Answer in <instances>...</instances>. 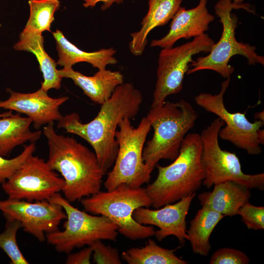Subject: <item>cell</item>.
<instances>
[{"mask_svg": "<svg viewBox=\"0 0 264 264\" xmlns=\"http://www.w3.org/2000/svg\"><path fill=\"white\" fill-rule=\"evenodd\" d=\"M6 90L9 96L0 101V109L25 114L38 130L44 125L58 122L63 116L59 108L69 99L67 96L51 97L41 88L31 93L16 92L10 88Z\"/></svg>", "mask_w": 264, "mask_h": 264, "instance_id": "obj_15", "label": "cell"}, {"mask_svg": "<svg viewBox=\"0 0 264 264\" xmlns=\"http://www.w3.org/2000/svg\"><path fill=\"white\" fill-rule=\"evenodd\" d=\"M35 143L24 145L22 152L17 156L7 159L0 155V184L8 180L20 168L26 159L35 152Z\"/></svg>", "mask_w": 264, "mask_h": 264, "instance_id": "obj_27", "label": "cell"}, {"mask_svg": "<svg viewBox=\"0 0 264 264\" xmlns=\"http://www.w3.org/2000/svg\"><path fill=\"white\" fill-rule=\"evenodd\" d=\"M212 191L198 196L202 206L207 207L225 216L237 215L239 209L251 198L250 189L233 181L213 185Z\"/></svg>", "mask_w": 264, "mask_h": 264, "instance_id": "obj_18", "label": "cell"}, {"mask_svg": "<svg viewBox=\"0 0 264 264\" xmlns=\"http://www.w3.org/2000/svg\"><path fill=\"white\" fill-rule=\"evenodd\" d=\"M257 138L260 144H264V129H259L257 132Z\"/></svg>", "mask_w": 264, "mask_h": 264, "instance_id": "obj_32", "label": "cell"}, {"mask_svg": "<svg viewBox=\"0 0 264 264\" xmlns=\"http://www.w3.org/2000/svg\"><path fill=\"white\" fill-rule=\"evenodd\" d=\"M64 183L46 161L32 154L1 186L9 198L33 201L48 200Z\"/></svg>", "mask_w": 264, "mask_h": 264, "instance_id": "obj_11", "label": "cell"}, {"mask_svg": "<svg viewBox=\"0 0 264 264\" xmlns=\"http://www.w3.org/2000/svg\"><path fill=\"white\" fill-rule=\"evenodd\" d=\"M224 217L223 215L207 207L202 206L198 210L186 231L188 240L194 253L204 256L208 255L211 249L210 236Z\"/></svg>", "mask_w": 264, "mask_h": 264, "instance_id": "obj_23", "label": "cell"}, {"mask_svg": "<svg viewBox=\"0 0 264 264\" xmlns=\"http://www.w3.org/2000/svg\"><path fill=\"white\" fill-rule=\"evenodd\" d=\"M0 211L6 220H16L25 232L40 242L46 239L45 233L59 230L66 214L60 204L48 200L28 201L8 198L0 200Z\"/></svg>", "mask_w": 264, "mask_h": 264, "instance_id": "obj_13", "label": "cell"}, {"mask_svg": "<svg viewBox=\"0 0 264 264\" xmlns=\"http://www.w3.org/2000/svg\"><path fill=\"white\" fill-rule=\"evenodd\" d=\"M182 0H149V9L143 18L140 29L131 34L129 48L135 56L142 54L149 33L155 27L166 24L180 8Z\"/></svg>", "mask_w": 264, "mask_h": 264, "instance_id": "obj_20", "label": "cell"}, {"mask_svg": "<svg viewBox=\"0 0 264 264\" xmlns=\"http://www.w3.org/2000/svg\"><path fill=\"white\" fill-rule=\"evenodd\" d=\"M207 2L208 0H199L196 7L189 9L180 7L172 18L168 33L160 39L152 41L150 46L171 48L179 39L195 38L205 33L215 19L208 11Z\"/></svg>", "mask_w": 264, "mask_h": 264, "instance_id": "obj_16", "label": "cell"}, {"mask_svg": "<svg viewBox=\"0 0 264 264\" xmlns=\"http://www.w3.org/2000/svg\"><path fill=\"white\" fill-rule=\"evenodd\" d=\"M237 215L249 229H264V207L257 206L246 201L239 210Z\"/></svg>", "mask_w": 264, "mask_h": 264, "instance_id": "obj_28", "label": "cell"}, {"mask_svg": "<svg viewBox=\"0 0 264 264\" xmlns=\"http://www.w3.org/2000/svg\"><path fill=\"white\" fill-rule=\"evenodd\" d=\"M202 150L200 134L189 133L171 164L166 166L156 164L157 177L146 188L153 207L158 209L176 202L200 188L205 176Z\"/></svg>", "mask_w": 264, "mask_h": 264, "instance_id": "obj_3", "label": "cell"}, {"mask_svg": "<svg viewBox=\"0 0 264 264\" xmlns=\"http://www.w3.org/2000/svg\"><path fill=\"white\" fill-rule=\"evenodd\" d=\"M48 201L62 206L66 216L63 230L46 233L47 242L58 252L70 253L75 248L90 245L98 240L115 241L118 227L108 218L92 215L72 206L59 193Z\"/></svg>", "mask_w": 264, "mask_h": 264, "instance_id": "obj_8", "label": "cell"}, {"mask_svg": "<svg viewBox=\"0 0 264 264\" xmlns=\"http://www.w3.org/2000/svg\"><path fill=\"white\" fill-rule=\"evenodd\" d=\"M250 259L242 251L223 247L216 250L211 257L210 264H248Z\"/></svg>", "mask_w": 264, "mask_h": 264, "instance_id": "obj_30", "label": "cell"}, {"mask_svg": "<svg viewBox=\"0 0 264 264\" xmlns=\"http://www.w3.org/2000/svg\"><path fill=\"white\" fill-rule=\"evenodd\" d=\"M229 0L231 1L232 2L236 4H241V3H242V2L246 0Z\"/></svg>", "mask_w": 264, "mask_h": 264, "instance_id": "obj_34", "label": "cell"}, {"mask_svg": "<svg viewBox=\"0 0 264 264\" xmlns=\"http://www.w3.org/2000/svg\"><path fill=\"white\" fill-rule=\"evenodd\" d=\"M92 256L93 262L97 264H121L122 261L117 249L106 245L101 240L92 243Z\"/></svg>", "mask_w": 264, "mask_h": 264, "instance_id": "obj_29", "label": "cell"}, {"mask_svg": "<svg viewBox=\"0 0 264 264\" xmlns=\"http://www.w3.org/2000/svg\"><path fill=\"white\" fill-rule=\"evenodd\" d=\"M55 40L59 58L57 64L64 67H72L80 62H86L98 70L106 69L108 65L117 63L113 48H102L93 52L83 51L70 42L60 30L52 33Z\"/></svg>", "mask_w": 264, "mask_h": 264, "instance_id": "obj_19", "label": "cell"}, {"mask_svg": "<svg viewBox=\"0 0 264 264\" xmlns=\"http://www.w3.org/2000/svg\"><path fill=\"white\" fill-rule=\"evenodd\" d=\"M44 41L42 33L22 31L13 48L16 50L32 53L35 56L44 79L41 88L47 92L53 88L60 89L63 78L57 69V63L45 51Z\"/></svg>", "mask_w": 264, "mask_h": 264, "instance_id": "obj_21", "label": "cell"}, {"mask_svg": "<svg viewBox=\"0 0 264 264\" xmlns=\"http://www.w3.org/2000/svg\"><path fill=\"white\" fill-rule=\"evenodd\" d=\"M32 120L20 113H7L0 118V155L7 156L17 146L29 142L35 143L41 137L42 131L32 132Z\"/></svg>", "mask_w": 264, "mask_h": 264, "instance_id": "obj_22", "label": "cell"}, {"mask_svg": "<svg viewBox=\"0 0 264 264\" xmlns=\"http://www.w3.org/2000/svg\"><path fill=\"white\" fill-rule=\"evenodd\" d=\"M230 82L227 78L221 85L217 94L202 92L195 97L197 104L206 111L213 113L224 123L220 129L219 137L232 143L238 148L245 150L249 154L257 155L262 152L257 138V132L264 122L256 120L250 122L246 117V112H230L225 108L223 96Z\"/></svg>", "mask_w": 264, "mask_h": 264, "instance_id": "obj_12", "label": "cell"}, {"mask_svg": "<svg viewBox=\"0 0 264 264\" xmlns=\"http://www.w3.org/2000/svg\"><path fill=\"white\" fill-rule=\"evenodd\" d=\"M254 118L264 122V111L256 113L254 115Z\"/></svg>", "mask_w": 264, "mask_h": 264, "instance_id": "obj_33", "label": "cell"}, {"mask_svg": "<svg viewBox=\"0 0 264 264\" xmlns=\"http://www.w3.org/2000/svg\"><path fill=\"white\" fill-rule=\"evenodd\" d=\"M225 125L218 117L204 129L200 134L202 143V161L205 171L203 185L210 188L214 185L225 181H233L250 189H264V174H244L235 153L223 150L219 142V132Z\"/></svg>", "mask_w": 264, "mask_h": 264, "instance_id": "obj_9", "label": "cell"}, {"mask_svg": "<svg viewBox=\"0 0 264 264\" xmlns=\"http://www.w3.org/2000/svg\"><path fill=\"white\" fill-rule=\"evenodd\" d=\"M92 248L90 245L74 253H69L66 261V264H90L92 254Z\"/></svg>", "mask_w": 264, "mask_h": 264, "instance_id": "obj_31", "label": "cell"}, {"mask_svg": "<svg viewBox=\"0 0 264 264\" xmlns=\"http://www.w3.org/2000/svg\"><path fill=\"white\" fill-rule=\"evenodd\" d=\"M176 250L163 248L149 239L144 246L130 248L121 257L129 264H187L175 254Z\"/></svg>", "mask_w": 264, "mask_h": 264, "instance_id": "obj_24", "label": "cell"}, {"mask_svg": "<svg viewBox=\"0 0 264 264\" xmlns=\"http://www.w3.org/2000/svg\"><path fill=\"white\" fill-rule=\"evenodd\" d=\"M29 18L22 31L42 33L50 31L54 14L60 7L59 0H29Z\"/></svg>", "mask_w": 264, "mask_h": 264, "instance_id": "obj_25", "label": "cell"}, {"mask_svg": "<svg viewBox=\"0 0 264 264\" xmlns=\"http://www.w3.org/2000/svg\"><path fill=\"white\" fill-rule=\"evenodd\" d=\"M62 78L71 79L92 101L102 105L111 95L115 88L124 83V76L119 71L106 69L98 70L88 76L74 70L72 67L58 70Z\"/></svg>", "mask_w": 264, "mask_h": 264, "instance_id": "obj_17", "label": "cell"}, {"mask_svg": "<svg viewBox=\"0 0 264 264\" xmlns=\"http://www.w3.org/2000/svg\"><path fill=\"white\" fill-rule=\"evenodd\" d=\"M196 195V192L193 193L176 202L167 204L155 210L139 207L134 211L133 218L139 224L158 227L159 229L155 231L154 236L158 241L174 236L183 245L188 240L186 218Z\"/></svg>", "mask_w": 264, "mask_h": 264, "instance_id": "obj_14", "label": "cell"}, {"mask_svg": "<svg viewBox=\"0 0 264 264\" xmlns=\"http://www.w3.org/2000/svg\"><path fill=\"white\" fill-rule=\"evenodd\" d=\"M115 133L118 150L112 170L104 185L110 191L121 184L133 188L149 183L151 172L144 163L143 151L147 135L152 127L147 117L141 120L136 128L126 117L119 123Z\"/></svg>", "mask_w": 264, "mask_h": 264, "instance_id": "obj_7", "label": "cell"}, {"mask_svg": "<svg viewBox=\"0 0 264 264\" xmlns=\"http://www.w3.org/2000/svg\"><path fill=\"white\" fill-rule=\"evenodd\" d=\"M43 133L48 147L46 162L64 180V197L71 203L99 192L107 171L95 153L72 137L57 134L54 123L46 125Z\"/></svg>", "mask_w": 264, "mask_h": 264, "instance_id": "obj_2", "label": "cell"}, {"mask_svg": "<svg viewBox=\"0 0 264 264\" xmlns=\"http://www.w3.org/2000/svg\"><path fill=\"white\" fill-rule=\"evenodd\" d=\"M154 129L152 138L143 151V159L152 173L161 159L174 160L188 132L198 117L193 106L182 99L151 108L147 116Z\"/></svg>", "mask_w": 264, "mask_h": 264, "instance_id": "obj_4", "label": "cell"}, {"mask_svg": "<svg viewBox=\"0 0 264 264\" xmlns=\"http://www.w3.org/2000/svg\"><path fill=\"white\" fill-rule=\"evenodd\" d=\"M6 220L5 229L0 233V248L9 258L10 264H28L16 241L17 233L22 228L21 222L16 220Z\"/></svg>", "mask_w": 264, "mask_h": 264, "instance_id": "obj_26", "label": "cell"}, {"mask_svg": "<svg viewBox=\"0 0 264 264\" xmlns=\"http://www.w3.org/2000/svg\"><path fill=\"white\" fill-rule=\"evenodd\" d=\"M239 8L255 14L254 7L248 3L236 4L229 0H219L217 2L214 10L222 25L220 38L213 44L208 55L199 57L190 64L192 68L188 69L187 74L202 70H211L223 78L230 77L235 69L229 62L236 55L244 57L249 65H264V57L256 53L255 46L239 42L235 37L239 20L231 11Z\"/></svg>", "mask_w": 264, "mask_h": 264, "instance_id": "obj_6", "label": "cell"}, {"mask_svg": "<svg viewBox=\"0 0 264 264\" xmlns=\"http://www.w3.org/2000/svg\"><path fill=\"white\" fill-rule=\"evenodd\" d=\"M214 44V40L204 33L179 46L161 50L151 108L163 105L167 97L181 91L185 74L194 61L193 56L200 52L209 53Z\"/></svg>", "mask_w": 264, "mask_h": 264, "instance_id": "obj_10", "label": "cell"}, {"mask_svg": "<svg viewBox=\"0 0 264 264\" xmlns=\"http://www.w3.org/2000/svg\"><path fill=\"white\" fill-rule=\"evenodd\" d=\"M142 101V93L132 83H123L101 105L97 115L91 121L83 123L79 115L73 112L63 116L57 127L88 142L100 164L107 171L113 165L118 150L115 133L119 123L126 117L134 118Z\"/></svg>", "mask_w": 264, "mask_h": 264, "instance_id": "obj_1", "label": "cell"}, {"mask_svg": "<svg viewBox=\"0 0 264 264\" xmlns=\"http://www.w3.org/2000/svg\"><path fill=\"white\" fill-rule=\"evenodd\" d=\"M85 211L104 216L118 227V232L126 238L135 241L154 236V228L139 224L133 218L137 208L152 206L146 188H132L121 184L115 189L101 191L80 200Z\"/></svg>", "mask_w": 264, "mask_h": 264, "instance_id": "obj_5", "label": "cell"}]
</instances>
